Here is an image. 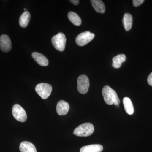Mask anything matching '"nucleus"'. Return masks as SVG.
I'll list each match as a JSON object with an SVG mask.
<instances>
[{
	"instance_id": "1",
	"label": "nucleus",
	"mask_w": 152,
	"mask_h": 152,
	"mask_svg": "<svg viewBox=\"0 0 152 152\" xmlns=\"http://www.w3.org/2000/svg\"><path fill=\"white\" fill-rule=\"evenodd\" d=\"M104 100L106 104L108 105L114 104L119 106L120 103L116 92L111 87L108 86H105L102 91Z\"/></svg>"
},
{
	"instance_id": "2",
	"label": "nucleus",
	"mask_w": 152,
	"mask_h": 152,
	"mask_svg": "<svg viewBox=\"0 0 152 152\" xmlns=\"http://www.w3.org/2000/svg\"><path fill=\"white\" fill-rule=\"evenodd\" d=\"M94 127L91 123H84L76 128L74 134L78 137H86L91 135L94 133Z\"/></svg>"
},
{
	"instance_id": "3",
	"label": "nucleus",
	"mask_w": 152,
	"mask_h": 152,
	"mask_svg": "<svg viewBox=\"0 0 152 152\" xmlns=\"http://www.w3.org/2000/svg\"><path fill=\"white\" fill-rule=\"evenodd\" d=\"M53 46L57 50L62 52L65 48L66 41V36L62 33H59L53 36L51 39Z\"/></svg>"
},
{
	"instance_id": "4",
	"label": "nucleus",
	"mask_w": 152,
	"mask_h": 152,
	"mask_svg": "<svg viewBox=\"0 0 152 152\" xmlns=\"http://www.w3.org/2000/svg\"><path fill=\"white\" fill-rule=\"evenodd\" d=\"M35 90L38 94L42 99H46L51 94L52 87L49 84L42 83L36 86Z\"/></svg>"
},
{
	"instance_id": "5",
	"label": "nucleus",
	"mask_w": 152,
	"mask_h": 152,
	"mask_svg": "<svg viewBox=\"0 0 152 152\" xmlns=\"http://www.w3.org/2000/svg\"><path fill=\"white\" fill-rule=\"evenodd\" d=\"M95 37L94 34L90 31H85L80 34L76 38V44L79 46H83L89 43Z\"/></svg>"
},
{
	"instance_id": "6",
	"label": "nucleus",
	"mask_w": 152,
	"mask_h": 152,
	"mask_svg": "<svg viewBox=\"0 0 152 152\" xmlns=\"http://www.w3.org/2000/svg\"><path fill=\"white\" fill-rule=\"evenodd\" d=\"M12 113L15 119L20 122H24L27 119L26 111L21 106L18 104L14 105L12 110Z\"/></svg>"
},
{
	"instance_id": "7",
	"label": "nucleus",
	"mask_w": 152,
	"mask_h": 152,
	"mask_svg": "<svg viewBox=\"0 0 152 152\" xmlns=\"http://www.w3.org/2000/svg\"><path fill=\"white\" fill-rule=\"evenodd\" d=\"M77 90L80 94H86L88 91L90 83L88 77L85 75H81L79 77L77 81Z\"/></svg>"
},
{
	"instance_id": "8",
	"label": "nucleus",
	"mask_w": 152,
	"mask_h": 152,
	"mask_svg": "<svg viewBox=\"0 0 152 152\" xmlns=\"http://www.w3.org/2000/svg\"><path fill=\"white\" fill-rule=\"evenodd\" d=\"M12 44L10 37L3 34L0 37V49L4 53H8L12 49Z\"/></svg>"
},
{
	"instance_id": "9",
	"label": "nucleus",
	"mask_w": 152,
	"mask_h": 152,
	"mask_svg": "<svg viewBox=\"0 0 152 152\" xmlns=\"http://www.w3.org/2000/svg\"><path fill=\"white\" fill-rule=\"evenodd\" d=\"M69 110V105L65 101H60L58 103L56 107L57 113L60 115H66Z\"/></svg>"
},
{
	"instance_id": "10",
	"label": "nucleus",
	"mask_w": 152,
	"mask_h": 152,
	"mask_svg": "<svg viewBox=\"0 0 152 152\" xmlns=\"http://www.w3.org/2000/svg\"><path fill=\"white\" fill-rule=\"evenodd\" d=\"M32 56L40 65L42 66H46L48 65V60L43 55L37 52H34L32 54Z\"/></svg>"
},
{
	"instance_id": "11",
	"label": "nucleus",
	"mask_w": 152,
	"mask_h": 152,
	"mask_svg": "<svg viewBox=\"0 0 152 152\" xmlns=\"http://www.w3.org/2000/svg\"><path fill=\"white\" fill-rule=\"evenodd\" d=\"M103 150V147L99 144L89 145L82 147L80 152H101Z\"/></svg>"
},
{
	"instance_id": "12",
	"label": "nucleus",
	"mask_w": 152,
	"mask_h": 152,
	"mask_svg": "<svg viewBox=\"0 0 152 152\" xmlns=\"http://www.w3.org/2000/svg\"><path fill=\"white\" fill-rule=\"evenodd\" d=\"M20 150L21 152H37L35 146L29 142H22L20 144Z\"/></svg>"
},
{
	"instance_id": "13",
	"label": "nucleus",
	"mask_w": 152,
	"mask_h": 152,
	"mask_svg": "<svg viewBox=\"0 0 152 152\" xmlns=\"http://www.w3.org/2000/svg\"><path fill=\"white\" fill-rule=\"evenodd\" d=\"M93 8L97 12L103 14L105 11V7L102 1L101 0H91L90 1Z\"/></svg>"
},
{
	"instance_id": "14",
	"label": "nucleus",
	"mask_w": 152,
	"mask_h": 152,
	"mask_svg": "<svg viewBox=\"0 0 152 152\" xmlns=\"http://www.w3.org/2000/svg\"><path fill=\"white\" fill-rule=\"evenodd\" d=\"M31 19V15L28 11H25L19 19V24L22 28L27 27Z\"/></svg>"
},
{
	"instance_id": "15",
	"label": "nucleus",
	"mask_w": 152,
	"mask_h": 152,
	"mask_svg": "<svg viewBox=\"0 0 152 152\" xmlns=\"http://www.w3.org/2000/svg\"><path fill=\"white\" fill-rule=\"evenodd\" d=\"M133 18L132 15L129 13H125L123 19V23L125 30L129 31L132 26Z\"/></svg>"
},
{
	"instance_id": "16",
	"label": "nucleus",
	"mask_w": 152,
	"mask_h": 152,
	"mask_svg": "<svg viewBox=\"0 0 152 152\" xmlns=\"http://www.w3.org/2000/svg\"><path fill=\"white\" fill-rule=\"evenodd\" d=\"M126 56L124 54L117 55L113 58L112 66L115 69L121 67L122 64L126 61Z\"/></svg>"
},
{
	"instance_id": "17",
	"label": "nucleus",
	"mask_w": 152,
	"mask_h": 152,
	"mask_svg": "<svg viewBox=\"0 0 152 152\" xmlns=\"http://www.w3.org/2000/svg\"><path fill=\"white\" fill-rule=\"evenodd\" d=\"M123 104L126 113L129 115L134 113V108L132 103L129 98L125 97L123 99Z\"/></svg>"
},
{
	"instance_id": "18",
	"label": "nucleus",
	"mask_w": 152,
	"mask_h": 152,
	"mask_svg": "<svg viewBox=\"0 0 152 152\" xmlns=\"http://www.w3.org/2000/svg\"><path fill=\"white\" fill-rule=\"evenodd\" d=\"M68 17L71 23L75 26H80L81 24V19L76 13L73 12H69L68 14Z\"/></svg>"
},
{
	"instance_id": "19",
	"label": "nucleus",
	"mask_w": 152,
	"mask_h": 152,
	"mask_svg": "<svg viewBox=\"0 0 152 152\" xmlns=\"http://www.w3.org/2000/svg\"><path fill=\"white\" fill-rule=\"evenodd\" d=\"M144 0H133L132 1L133 5L135 7H139L143 4Z\"/></svg>"
},
{
	"instance_id": "20",
	"label": "nucleus",
	"mask_w": 152,
	"mask_h": 152,
	"mask_svg": "<svg viewBox=\"0 0 152 152\" xmlns=\"http://www.w3.org/2000/svg\"><path fill=\"white\" fill-rule=\"evenodd\" d=\"M147 80H148V84L152 86V72L148 76V77Z\"/></svg>"
},
{
	"instance_id": "21",
	"label": "nucleus",
	"mask_w": 152,
	"mask_h": 152,
	"mask_svg": "<svg viewBox=\"0 0 152 152\" xmlns=\"http://www.w3.org/2000/svg\"><path fill=\"white\" fill-rule=\"evenodd\" d=\"M70 2H71L72 4H73L75 5H77L79 4L80 1L79 0H71V1H70Z\"/></svg>"
}]
</instances>
